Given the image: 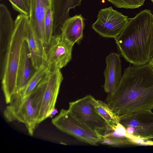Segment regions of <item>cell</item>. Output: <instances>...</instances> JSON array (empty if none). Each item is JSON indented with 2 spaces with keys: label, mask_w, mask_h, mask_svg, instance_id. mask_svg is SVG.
Masks as SVG:
<instances>
[{
  "label": "cell",
  "mask_w": 153,
  "mask_h": 153,
  "mask_svg": "<svg viewBox=\"0 0 153 153\" xmlns=\"http://www.w3.org/2000/svg\"><path fill=\"white\" fill-rule=\"evenodd\" d=\"M106 103L119 119L132 112L153 109V69L148 63L126 68Z\"/></svg>",
  "instance_id": "6da1fadb"
},
{
  "label": "cell",
  "mask_w": 153,
  "mask_h": 153,
  "mask_svg": "<svg viewBox=\"0 0 153 153\" xmlns=\"http://www.w3.org/2000/svg\"><path fill=\"white\" fill-rule=\"evenodd\" d=\"M153 17L150 10L142 11L114 38L120 54L134 66L148 63L153 57Z\"/></svg>",
  "instance_id": "7a4b0ae2"
},
{
  "label": "cell",
  "mask_w": 153,
  "mask_h": 153,
  "mask_svg": "<svg viewBox=\"0 0 153 153\" xmlns=\"http://www.w3.org/2000/svg\"><path fill=\"white\" fill-rule=\"evenodd\" d=\"M29 16L18 15L15 27L7 44L1 81L6 103L8 104L15 94L18 66L23 44L25 40Z\"/></svg>",
  "instance_id": "3957f363"
},
{
  "label": "cell",
  "mask_w": 153,
  "mask_h": 153,
  "mask_svg": "<svg viewBox=\"0 0 153 153\" xmlns=\"http://www.w3.org/2000/svg\"><path fill=\"white\" fill-rule=\"evenodd\" d=\"M45 81L42 80L33 91L24 99L12 100L4 111V115L8 122L17 121L25 124L31 136L38 125L37 120L42 105Z\"/></svg>",
  "instance_id": "277c9868"
},
{
  "label": "cell",
  "mask_w": 153,
  "mask_h": 153,
  "mask_svg": "<svg viewBox=\"0 0 153 153\" xmlns=\"http://www.w3.org/2000/svg\"><path fill=\"white\" fill-rule=\"evenodd\" d=\"M51 122L59 130L89 145L98 146L104 140L103 135L76 118L68 109H62Z\"/></svg>",
  "instance_id": "5b68a950"
},
{
  "label": "cell",
  "mask_w": 153,
  "mask_h": 153,
  "mask_svg": "<svg viewBox=\"0 0 153 153\" xmlns=\"http://www.w3.org/2000/svg\"><path fill=\"white\" fill-rule=\"evenodd\" d=\"M127 136L135 145L139 139H153V112L151 110L132 112L120 119Z\"/></svg>",
  "instance_id": "8992f818"
},
{
  "label": "cell",
  "mask_w": 153,
  "mask_h": 153,
  "mask_svg": "<svg viewBox=\"0 0 153 153\" xmlns=\"http://www.w3.org/2000/svg\"><path fill=\"white\" fill-rule=\"evenodd\" d=\"M129 19L111 6L99 11L97 19L92 27L102 37L114 38L123 30Z\"/></svg>",
  "instance_id": "52a82bcc"
},
{
  "label": "cell",
  "mask_w": 153,
  "mask_h": 153,
  "mask_svg": "<svg viewBox=\"0 0 153 153\" xmlns=\"http://www.w3.org/2000/svg\"><path fill=\"white\" fill-rule=\"evenodd\" d=\"M92 97L88 95L69 102L68 109L76 118L104 136L108 127L104 120L95 110L92 102Z\"/></svg>",
  "instance_id": "ba28073f"
},
{
  "label": "cell",
  "mask_w": 153,
  "mask_h": 153,
  "mask_svg": "<svg viewBox=\"0 0 153 153\" xmlns=\"http://www.w3.org/2000/svg\"><path fill=\"white\" fill-rule=\"evenodd\" d=\"M74 45L61 34L53 35L46 48V60L44 65L50 72L62 69L72 59Z\"/></svg>",
  "instance_id": "9c48e42d"
},
{
  "label": "cell",
  "mask_w": 153,
  "mask_h": 153,
  "mask_svg": "<svg viewBox=\"0 0 153 153\" xmlns=\"http://www.w3.org/2000/svg\"><path fill=\"white\" fill-rule=\"evenodd\" d=\"M42 101L37 120L39 123L48 117L55 106L63 76L60 70L49 72L45 76Z\"/></svg>",
  "instance_id": "30bf717a"
},
{
  "label": "cell",
  "mask_w": 153,
  "mask_h": 153,
  "mask_svg": "<svg viewBox=\"0 0 153 153\" xmlns=\"http://www.w3.org/2000/svg\"><path fill=\"white\" fill-rule=\"evenodd\" d=\"M52 5V0H31L29 22L46 48L47 45L44 22L47 11Z\"/></svg>",
  "instance_id": "8fae6325"
},
{
  "label": "cell",
  "mask_w": 153,
  "mask_h": 153,
  "mask_svg": "<svg viewBox=\"0 0 153 153\" xmlns=\"http://www.w3.org/2000/svg\"><path fill=\"white\" fill-rule=\"evenodd\" d=\"M106 67L104 71V88L108 94H113L117 88L122 77L121 61L119 55L112 53L105 59Z\"/></svg>",
  "instance_id": "7c38bea8"
},
{
  "label": "cell",
  "mask_w": 153,
  "mask_h": 153,
  "mask_svg": "<svg viewBox=\"0 0 153 153\" xmlns=\"http://www.w3.org/2000/svg\"><path fill=\"white\" fill-rule=\"evenodd\" d=\"M25 40L29 50L33 65L36 70L45 63L46 48L30 24L29 20L27 28Z\"/></svg>",
  "instance_id": "4fadbf2b"
},
{
  "label": "cell",
  "mask_w": 153,
  "mask_h": 153,
  "mask_svg": "<svg viewBox=\"0 0 153 153\" xmlns=\"http://www.w3.org/2000/svg\"><path fill=\"white\" fill-rule=\"evenodd\" d=\"M36 70L33 65L30 52L25 40L21 51L17 71L16 92L14 96L19 94L23 90Z\"/></svg>",
  "instance_id": "5bb4252c"
},
{
  "label": "cell",
  "mask_w": 153,
  "mask_h": 153,
  "mask_svg": "<svg viewBox=\"0 0 153 153\" xmlns=\"http://www.w3.org/2000/svg\"><path fill=\"white\" fill-rule=\"evenodd\" d=\"M83 0H52L53 34H60L61 29L70 17V10L81 5Z\"/></svg>",
  "instance_id": "9a60e30c"
},
{
  "label": "cell",
  "mask_w": 153,
  "mask_h": 153,
  "mask_svg": "<svg viewBox=\"0 0 153 153\" xmlns=\"http://www.w3.org/2000/svg\"><path fill=\"white\" fill-rule=\"evenodd\" d=\"M84 20L81 14L70 17L62 27L61 34L73 45L78 42L83 37Z\"/></svg>",
  "instance_id": "2e32d148"
},
{
  "label": "cell",
  "mask_w": 153,
  "mask_h": 153,
  "mask_svg": "<svg viewBox=\"0 0 153 153\" xmlns=\"http://www.w3.org/2000/svg\"><path fill=\"white\" fill-rule=\"evenodd\" d=\"M101 144L118 147L133 144L127 136L125 128L119 123L114 130H107L103 136Z\"/></svg>",
  "instance_id": "e0dca14e"
},
{
  "label": "cell",
  "mask_w": 153,
  "mask_h": 153,
  "mask_svg": "<svg viewBox=\"0 0 153 153\" xmlns=\"http://www.w3.org/2000/svg\"><path fill=\"white\" fill-rule=\"evenodd\" d=\"M92 102L96 112L104 120L108 129L114 130L119 123L120 119L105 102L97 100L93 97Z\"/></svg>",
  "instance_id": "ac0fdd59"
},
{
  "label": "cell",
  "mask_w": 153,
  "mask_h": 153,
  "mask_svg": "<svg viewBox=\"0 0 153 153\" xmlns=\"http://www.w3.org/2000/svg\"><path fill=\"white\" fill-rule=\"evenodd\" d=\"M48 72L44 65L36 69L23 90L19 94L14 96L11 100H22L28 96L44 78Z\"/></svg>",
  "instance_id": "d6986e66"
},
{
  "label": "cell",
  "mask_w": 153,
  "mask_h": 153,
  "mask_svg": "<svg viewBox=\"0 0 153 153\" xmlns=\"http://www.w3.org/2000/svg\"><path fill=\"white\" fill-rule=\"evenodd\" d=\"M119 8L134 9L143 4L146 0H106Z\"/></svg>",
  "instance_id": "ffe728a7"
},
{
  "label": "cell",
  "mask_w": 153,
  "mask_h": 153,
  "mask_svg": "<svg viewBox=\"0 0 153 153\" xmlns=\"http://www.w3.org/2000/svg\"><path fill=\"white\" fill-rule=\"evenodd\" d=\"M44 25L47 47L53 35V21L52 7L49 8L47 11L45 20Z\"/></svg>",
  "instance_id": "44dd1931"
},
{
  "label": "cell",
  "mask_w": 153,
  "mask_h": 153,
  "mask_svg": "<svg viewBox=\"0 0 153 153\" xmlns=\"http://www.w3.org/2000/svg\"><path fill=\"white\" fill-rule=\"evenodd\" d=\"M13 8L19 13L29 16L31 0H8Z\"/></svg>",
  "instance_id": "7402d4cb"
},
{
  "label": "cell",
  "mask_w": 153,
  "mask_h": 153,
  "mask_svg": "<svg viewBox=\"0 0 153 153\" xmlns=\"http://www.w3.org/2000/svg\"><path fill=\"white\" fill-rule=\"evenodd\" d=\"M149 64L153 69V59H151L150 61L149 62Z\"/></svg>",
  "instance_id": "603a6c76"
},
{
  "label": "cell",
  "mask_w": 153,
  "mask_h": 153,
  "mask_svg": "<svg viewBox=\"0 0 153 153\" xmlns=\"http://www.w3.org/2000/svg\"><path fill=\"white\" fill-rule=\"evenodd\" d=\"M152 59H153V56L152 58Z\"/></svg>",
  "instance_id": "cb8c5ba5"
},
{
  "label": "cell",
  "mask_w": 153,
  "mask_h": 153,
  "mask_svg": "<svg viewBox=\"0 0 153 153\" xmlns=\"http://www.w3.org/2000/svg\"><path fill=\"white\" fill-rule=\"evenodd\" d=\"M151 0L152 1V3L153 4V0Z\"/></svg>",
  "instance_id": "d4e9b609"
}]
</instances>
